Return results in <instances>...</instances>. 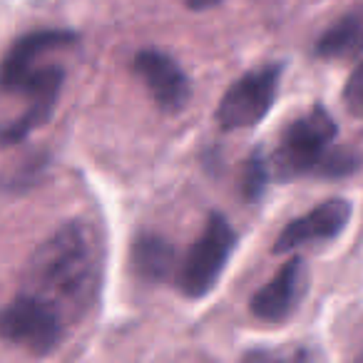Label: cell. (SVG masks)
<instances>
[{
  "label": "cell",
  "instance_id": "1",
  "mask_svg": "<svg viewBox=\"0 0 363 363\" xmlns=\"http://www.w3.org/2000/svg\"><path fill=\"white\" fill-rule=\"evenodd\" d=\"M102 257L95 232L80 219L65 222L28 259L23 289L38 294L67 321L82 318L100 294Z\"/></svg>",
  "mask_w": 363,
  "mask_h": 363
},
{
  "label": "cell",
  "instance_id": "2",
  "mask_svg": "<svg viewBox=\"0 0 363 363\" xmlns=\"http://www.w3.org/2000/svg\"><path fill=\"white\" fill-rule=\"evenodd\" d=\"M338 125L323 105H313L284 127L272 169L281 182L296 177H346L358 167L351 152L333 150Z\"/></svg>",
  "mask_w": 363,
  "mask_h": 363
},
{
  "label": "cell",
  "instance_id": "3",
  "mask_svg": "<svg viewBox=\"0 0 363 363\" xmlns=\"http://www.w3.org/2000/svg\"><path fill=\"white\" fill-rule=\"evenodd\" d=\"M237 249V232L222 212H212L177 272V289L187 298H204L219 284Z\"/></svg>",
  "mask_w": 363,
  "mask_h": 363
},
{
  "label": "cell",
  "instance_id": "4",
  "mask_svg": "<svg viewBox=\"0 0 363 363\" xmlns=\"http://www.w3.org/2000/svg\"><path fill=\"white\" fill-rule=\"evenodd\" d=\"M0 331L13 346L26 348L33 356H48L65 338L67 321L45 298L21 289L3 311Z\"/></svg>",
  "mask_w": 363,
  "mask_h": 363
},
{
  "label": "cell",
  "instance_id": "5",
  "mask_svg": "<svg viewBox=\"0 0 363 363\" xmlns=\"http://www.w3.org/2000/svg\"><path fill=\"white\" fill-rule=\"evenodd\" d=\"M281 70L284 65L272 62L239 77L219 100L217 122L222 130H247L262 122L277 100Z\"/></svg>",
  "mask_w": 363,
  "mask_h": 363
},
{
  "label": "cell",
  "instance_id": "6",
  "mask_svg": "<svg viewBox=\"0 0 363 363\" xmlns=\"http://www.w3.org/2000/svg\"><path fill=\"white\" fill-rule=\"evenodd\" d=\"M135 75L145 82V90L150 92L157 110L164 115H177L187 107L192 97V85H189L187 72L182 65L162 50H140L132 60Z\"/></svg>",
  "mask_w": 363,
  "mask_h": 363
},
{
  "label": "cell",
  "instance_id": "7",
  "mask_svg": "<svg viewBox=\"0 0 363 363\" xmlns=\"http://www.w3.org/2000/svg\"><path fill=\"white\" fill-rule=\"evenodd\" d=\"M62 80H65V72L55 65L38 67L35 72H30L23 80V85L16 90V95H26L28 107L23 115H18L16 120L3 127V145L6 147L21 145L30 132H35L38 127L45 125L48 117L52 115V110L57 105Z\"/></svg>",
  "mask_w": 363,
  "mask_h": 363
},
{
  "label": "cell",
  "instance_id": "8",
  "mask_svg": "<svg viewBox=\"0 0 363 363\" xmlns=\"http://www.w3.org/2000/svg\"><path fill=\"white\" fill-rule=\"evenodd\" d=\"M308 291V269L301 257H294L272 277L267 286H262L252 296L254 318L264 323H284L291 318Z\"/></svg>",
  "mask_w": 363,
  "mask_h": 363
},
{
  "label": "cell",
  "instance_id": "9",
  "mask_svg": "<svg viewBox=\"0 0 363 363\" xmlns=\"http://www.w3.org/2000/svg\"><path fill=\"white\" fill-rule=\"evenodd\" d=\"M351 202L343 197H331L326 202H321L318 207H313L311 212H306L303 217H296L284 227V232L279 234L274 252H291V249L306 247L311 242H331L338 234L346 229V224L351 222Z\"/></svg>",
  "mask_w": 363,
  "mask_h": 363
},
{
  "label": "cell",
  "instance_id": "10",
  "mask_svg": "<svg viewBox=\"0 0 363 363\" xmlns=\"http://www.w3.org/2000/svg\"><path fill=\"white\" fill-rule=\"evenodd\" d=\"M77 43V33L72 30H33L21 35L11 45L3 60V90L16 92L30 72L38 70L40 60L60 48H70Z\"/></svg>",
  "mask_w": 363,
  "mask_h": 363
},
{
  "label": "cell",
  "instance_id": "11",
  "mask_svg": "<svg viewBox=\"0 0 363 363\" xmlns=\"http://www.w3.org/2000/svg\"><path fill=\"white\" fill-rule=\"evenodd\" d=\"M363 52V3L341 16L318 35L313 55L323 60H351Z\"/></svg>",
  "mask_w": 363,
  "mask_h": 363
},
{
  "label": "cell",
  "instance_id": "12",
  "mask_svg": "<svg viewBox=\"0 0 363 363\" xmlns=\"http://www.w3.org/2000/svg\"><path fill=\"white\" fill-rule=\"evenodd\" d=\"M130 264L142 281H164L174 269V247L155 232H142L130 249Z\"/></svg>",
  "mask_w": 363,
  "mask_h": 363
},
{
  "label": "cell",
  "instance_id": "13",
  "mask_svg": "<svg viewBox=\"0 0 363 363\" xmlns=\"http://www.w3.org/2000/svg\"><path fill=\"white\" fill-rule=\"evenodd\" d=\"M267 182H269V164L264 160V152L262 147L252 152L244 162V169H242V194L247 202H259L264 197V189H267Z\"/></svg>",
  "mask_w": 363,
  "mask_h": 363
},
{
  "label": "cell",
  "instance_id": "14",
  "mask_svg": "<svg viewBox=\"0 0 363 363\" xmlns=\"http://www.w3.org/2000/svg\"><path fill=\"white\" fill-rule=\"evenodd\" d=\"M343 105L353 117L363 120V62L356 65V70L348 75L346 85H343Z\"/></svg>",
  "mask_w": 363,
  "mask_h": 363
},
{
  "label": "cell",
  "instance_id": "15",
  "mask_svg": "<svg viewBox=\"0 0 363 363\" xmlns=\"http://www.w3.org/2000/svg\"><path fill=\"white\" fill-rule=\"evenodd\" d=\"M224 0H182V6L189 8V11H209V8H217Z\"/></svg>",
  "mask_w": 363,
  "mask_h": 363
},
{
  "label": "cell",
  "instance_id": "16",
  "mask_svg": "<svg viewBox=\"0 0 363 363\" xmlns=\"http://www.w3.org/2000/svg\"><path fill=\"white\" fill-rule=\"evenodd\" d=\"M358 358H361V361H363V353H361V356H358Z\"/></svg>",
  "mask_w": 363,
  "mask_h": 363
}]
</instances>
